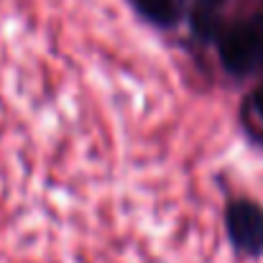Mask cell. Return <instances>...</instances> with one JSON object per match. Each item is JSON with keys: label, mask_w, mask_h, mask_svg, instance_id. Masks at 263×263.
Instances as JSON below:
<instances>
[{"label": "cell", "mask_w": 263, "mask_h": 263, "mask_svg": "<svg viewBox=\"0 0 263 263\" xmlns=\"http://www.w3.org/2000/svg\"><path fill=\"white\" fill-rule=\"evenodd\" d=\"M220 59L233 74L263 69V15L233 26L220 39Z\"/></svg>", "instance_id": "1"}, {"label": "cell", "mask_w": 263, "mask_h": 263, "mask_svg": "<svg viewBox=\"0 0 263 263\" xmlns=\"http://www.w3.org/2000/svg\"><path fill=\"white\" fill-rule=\"evenodd\" d=\"M225 222L230 243L238 253L251 258L263 256V207L248 199H238L228 207Z\"/></svg>", "instance_id": "2"}, {"label": "cell", "mask_w": 263, "mask_h": 263, "mask_svg": "<svg viewBox=\"0 0 263 263\" xmlns=\"http://www.w3.org/2000/svg\"><path fill=\"white\" fill-rule=\"evenodd\" d=\"M136 8L156 26H174L184 13V0H136Z\"/></svg>", "instance_id": "3"}, {"label": "cell", "mask_w": 263, "mask_h": 263, "mask_svg": "<svg viewBox=\"0 0 263 263\" xmlns=\"http://www.w3.org/2000/svg\"><path fill=\"white\" fill-rule=\"evenodd\" d=\"M222 5V0H197V13H210L217 15V8Z\"/></svg>", "instance_id": "4"}, {"label": "cell", "mask_w": 263, "mask_h": 263, "mask_svg": "<svg viewBox=\"0 0 263 263\" xmlns=\"http://www.w3.org/2000/svg\"><path fill=\"white\" fill-rule=\"evenodd\" d=\"M253 105H256L258 115L263 118V87H261V89H256V95H253Z\"/></svg>", "instance_id": "5"}]
</instances>
